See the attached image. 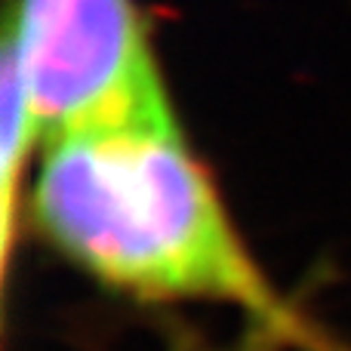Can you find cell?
Here are the masks:
<instances>
[{"instance_id": "obj_1", "label": "cell", "mask_w": 351, "mask_h": 351, "mask_svg": "<svg viewBox=\"0 0 351 351\" xmlns=\"http://www.w3.org/2000/svg\"><path fill=\"white\" fill-rule=\"evenodd\" d=\"M40 228L99 280L145 299H213L302 336L176 130H99L47 145Z\"/></svg>"}, {"instance_id": "obj_2", "label": "cell", "mask_w": 351, "mask_h": 351, "mask_svg": "<svg viewBox=\"0 0 351 351\" xmlns=\"http://www.w3.org/2000/svg\"><path fill=\"white\" fill-rule=\"evenodd\" d=\"M6 31L47 145L99 130L179 127L133 0H16Z\"/></svg>"}, {"instance_id": "obj_3", "label": "cell", "mask_w": 351, "mask_h": 351, "mask_svg": "<svg viewBox=\"0 0 351 351\" xmlns=\"http://www.w3.org/2000/svg\"><path fill=\"white\" fill-rule=\"evenodd\" d=\"M37 139L34 108H31L28 84L22 74L19 49L12 34H3V65H0V234H3V259L12 250V228H16V200L19 176L25 167L31 142Z\"/></svg>"}]
</instances>
